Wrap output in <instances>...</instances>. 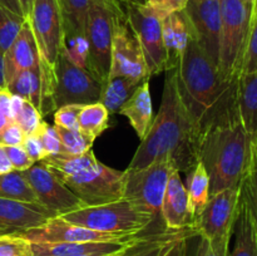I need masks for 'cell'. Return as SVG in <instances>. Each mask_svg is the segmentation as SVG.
<instances>
[{"mask_svg": "<svg viewBox=\"0 0 257 256\" xmlns=\"http://www.w3.org/2000/svg\"><path fill=\"white\" fill-rule=\"evenodd\" d=\"M82 104H68L54 110V125L68 130L78 128V115Z\"/></svg>", "mask_w": 257, "mask_h": 256, "instance_id": "42", "label": "cell"}, {"mask_svg": "<svg viewBox=\"0 0 257 256\" xmlns=\"http://www.w3.org/2000/svg\"><path fill=\"white\" fill-rule=\"evenodd\" d=\"M43 115L34 105L30 102L25 100L24 105H23L22 110L18 114V117L15 118L14 122H17L20 125V128L23 130V132L25 133V136L34 135L38 131L39 125L43 122Z\"/></svg>", "mask_w": 257, "mask_h": 256, "instance_id": "38", "label": "cell"}, {"mask_svg": "<svg viewBox=\"0 0 257 256\" xmlns=\"http://www.w3.org/2000/svg\"><path fill=\"white\" fill-rule=\"evenodd\" d=\"M25 99H23L19 95L12 94V99H10V110H9V119L15 120V118L18 117V114L22 110L23 105H24Z\"/></svg>", "mask_w": 257, "mask_h": 256, "instance_id": "47", "label": "cell"}, {"mask_svg": "<svg viewBox=\"0 0 257 256\" xmlns=\"http://www.w3.org/2000/svg\"><path fill=\"white\" fill-rule=\"evenodd\" d=\"M35 135L39 137L40 142H42L43 148H44L45 157L53 155H58L62 152V146H60L59 135L57 132V128L54 124H49L45 120H43L42 124L39 125Z\"/></svg>", "mask_w": 257, "mask_h": 256, "instance_id": "40", "label": "cell"}, {"mask_svg": "<svg viewBox=\"0 0 257 256\" xmlns=\"http://www.w3.org/2000/svg\"><path fill=\"white\" fill-rule=\"evenodd\" d=\"M39 64V52L29 22L25 20L9 49L4 53L5 85L20 72L30 70Z\"/></svg>", "mask_w": 257, "mask_h": 256, "instance_id": "19", "label": "cell"}, {"mask_svg": "<svg viewBox=\"0 0 257 256\" xmlns=\"http://www.w3.org/2000/svg\"><path fill=\"white\" fill-rule=\"evenodd\" d=\"M237 109L243 127L257 135V69L242 74L237 80Z\"/></svg>", "mask_w": 257, "mask_h": 256, "instance_id": "24", "label": "cell"}, {"mask_svg": "<svg viewBox=\"0 0 257 256\" xmlns=\"http://www.w3.org/2000/svg\"><path fill=\"white\" fill-rule=\"evenodd\" d=\"M231 237L232 235H225L213 240L201 237L196 256H228Z\"/></svg>", "mask_w": 257, "mask_h": 256, "instance_id": "41", "label": "cell"}, {"mask_svg": "<svg viewBox=\"0 0 257 256\" xmlns=\"http://www.w3.org/2000/svg\"><path fill=\"white\" fill-rule=\"evenodd\" d=\"M256 142H257V135H256Z\"/></svg>", "mask_w": 257, "mask_h": 256, "instance_id": "59", "label": "cell"}, {"mask_svg": "<svg viewBox=\"0 0 257 256\" xmlns=\"http://www.w3.org/2000/svg\"><path fill=\"white\" fill-rule=\"evenodd\" d=\"M141 141L127 171L142 168L162 157H172L180 173L187 175L200 162L198 140L180 100L175 69L166 70L160 110Z\"/></svg>", "mask_w": 257, "mask_h": 256, "instance_id": "2", "label": "cell"}, {"mask_svg": "<svg viewBox=\"0 0 257 256\" xmlns=\"http://www.w3.org/2000/svg\"><path fill=\"white\" fill-rule=\"evenodd\" d=\"M25 140V133L14 120H10L7 127L0 132V145L4 147L9 146H20Z\"/></svg>", "mask_w": 257, "mask_h": 256, "instance_id": "44", "label": "cell"}, {"mask_svg": "<svg viewBox=\"0 0 257 256\" xmlns=\"http://www.w3.org/2000/svg\"><path fill=\"white\" fill-rule=\"evenodd\" d=\"M60 217L93 231L113 235H140L157 218L127 198L97 206H84Z\"/></svg>", "mask_w": 257, "mask_h": 256, "instance_id": "4", "label": "cell"}, {"mask_svg": "<svg viewBox=\"0 0 257 256\" xmlns=\"http://www.w3.org/2000/svg\"><path fill=\"white\" fill-rule=\"evenodd\" d=\"M241 200L247 207L257 237V142L253 140L252 153L245 176L241 181Z\"/></svg>", "mask_w": 257, "mask_h": 256, "instance_id": "30", "label": "cell"}, {"mask_svg": "<svg viewBox=\"0 0 257 256\" xmlns=\"http://www.w3.org/2000/svg\"><path fill=\"white\" fill-rule=\"evenodd\" d=\"M114 77L140 80H150L151 78L137 35L127 23L125 17L118 20L113 34L108 78Z\"/></svg>", "mask_w": 257, "mask_h": 256, "instance_id": "13", "label": "cell"}, {"mask_svg": "<svg viewBox=\"0 0 257 256\" xmlns=\"http://www.w3.org/2000/svg\"><path fill=\"white\" fill-rule=\"evenodd\" d=\"M0 197L22 202L38 203L32 186L19 171H12L5 175H0Z\"/></svg>", "mask_w": 257, "mask_h": 256, "instance_id": "31", "label": "cell"}, {"mask_svg": "<svg viewBox=\"0 0 257 256\" xmlns=\"http://www.w3.org/2000/svg\"><path fill=\"white\" fill-rule=\"evenodd\" d=\"M120 4L124 7L125 4H136V5H145L147 0H119Z\"/></svg>", "mask_w": 257, "mask_h": 256, "instance_id": "54", "label": "cell"}, {"mask_svg": "<svg viewBox=\"0 0 257 256\" xmlns=\"http://www.w3.org/2000/svg\"><path fill=\"white\" fill-rule=\"evenodd\" d=\"M63 17L65 32H74L85 35L88 9L90 0H58Z\"/></svg>", "mask_w": 257, "mask_h": 256, "instance_id": "32", "label": "cell"}, {"mask_svg": "<svg viewBox=\"0 0 257 256\" xmlns=\"http://www.w3.org/2000/svg\"><path fill=\"white\" fill-rule=\"evenodd\" d=\"M124 14L127 23L137 35L151 77L166 72L167 57L163 47L162 20L148 13L142 5L125 4Z\"/></svg>", "mask_w": 257, "mask_h": 256, "instance_id": "12", "label": "cell"}, {"mask_svg": "<svg viewBox=\"0 0 257 256\" xmlns=\"http://www.w3.org/2000/svg\"><path fill=\"white\" fill-rule=\"evenodd\" d=\"M187 3L188 0H147L142 7L160 20H163L173 13L182 12Z\"/></svg>", "mask_w": 257, "mask_h": 256, "instance_id": "39", "label": "cell"}, {"mask_svg": "<svg viewBox=\"0 0 257 256\" xmlns=\"http://www.w3.org/2000/svg\"><path fill=\"white\" fill-rule=\"evenodd\" d=\"M5 89L12 94L19 95L23 99L32 103L38 110L40 104V92H42V82H40L39 64L30 70L20 72L5 85Z\"/></svg>", "mask_w": 257, "mask_h": 256, "instance_id": "28", "label": "cell"}, {"mask_svg": "<svg viewBox=\"0 0 257 256\" xmlns=\"http://www.w3.org/2000/svg\"><path fill=\"white\" fill-rule=\"evenodd\" d=\"M78 256H109V255H103V253H87V255H78Z\"/></svg>", "mask_w": 257, "mask_h": 256, "instance_id": "56", "label": "cell"}, {"mask_svg": "<svg viewBox=\"0 0 257 256\" xmlns=\"http://www.w3.org/2000/svg\"><path fill=\"white\" fill-rule=\"evenodd\" d=\"M25 20L27 19L0 5V52L3 53V55L19 34Z\"/></svg>", "mask_w": 257, "mask_h": 256, "instance_id": "35", "label": "cell"}, {"mask_svg": "<svg viewBox=\"0 0 257 256\" xmlns=\"http://www.w3.org/2000/svg\"><path fill=\"white\" fill-rule=\"evenodd\" d=\"M235 245L228 256H257V237L247 207L240 197L235 228Z\"/></svg>", "mask_w": 257, "mask_h": 256, "instance_id": "26", "label": "cell"}, {"mask_svg": "<svg viewBox=\"0 0 257 256\" xmlns=\"http://www.w3.org/2000/svg\"><path fill=\"white\" fill-rule=\"evenodd\" d=\"M22 175L34 191L39 205L62 216L84 207V203L45 166L43 161L35 162Z\"/></svg>", "mask_w": 257, "mask_h": 256, "instance_id": "14", "label": "cell"}, {"mask_svg": "<svg viewBox=\"0 0 257 256\" xmlns=\"http://www.w3.org/2000/svg\"><path fill=\"white\" fill-rule=\"evenodd\" d=\"M113 2H115V3H117V4H119V5H122V4H120L119 0H113ZM122 7H123V5H122ZM123 8H124V7H123Z\"/></svg>", "mask_w": 257, "mask_h": 256, "instance_id": "58", "label": "cell"}, {"mask_svg": "<svg viewBox=\"0 0 257 256\" xmlns=\"http://www.w3.org/2000/svg\"><path fill=\"white\" fill-rule=\"evenodd\" d=\"M8 153V157H9L10 163H12L14 171H22L28 170V168L32 167L34 165V161L29 157V155L27 153L25 148L23 147V145L20 146H9V147H5Z\"/></svg>", "mask_w": 257, "mask_h": 256, "instance_id": "43", "label": "cell"}, {"mask_svg": "<svg viewBox=\"0 0 257 256\" xmlns=\"http://www.w3.org/2000/svg\"><path fill=\"white\" fill-rule=\"evenodd\" d=\"M187 195L193 220L202 212L210 200V177L202 162H198L187 173Z\"/></svg>", "mask_w": 257, "mask_h": 256, "instance_id": "27", "label": "cell"}, {"mask_svg": "<svg viewBox=\"0 0 257 256\" xmlns=\"http://www.w3.org/2000/svg\"><path fill=\"white\" fill-rule=\"evenodd\" d=\"M58 216L39 203L0 197V233H19L38 227Z\"/></svg>", "mask_w": 257, "mask_h": 256, "instance_id": "17", "label": "cell"}, {"mask_svg": "<svg viewBox=\"0 0 257 256\" xmlns=\"http://www.w3.org/2000/svg\"><path fill=\"white\" fill-rule=\"evenodd\" d=\"M60 53H63L65 58L78 68L87 70L89 47L85 35L64 30Z\"/></svg>", "mask_w": 257, "mask_h": 256, "instance_id": "33", "label": "cell"}, {"mask_svg": "<svg viewBox=\"0 0 257 256\" xmlns=\"http://www.w3.org/2000/svg\"><path fill=\"white\" fill-rule=\"evenodd\" d=\"M241 188H226L210 196L202 212L193 220V230L200 237L213 238L225 235H233L238 207H240Z\"/></svg>", "mask_w": 257, "mask_h": 256, "instance_id": "11", "label": "cell"}, {"mask_svg": "<svg viewBox=\"0 0 257 256\" xmlns=\"http://www.w3.org/2000/svg\"><path fill=\"white\" fill-rule=\"evenodd\" d=\"M175 74L180 100L200 146L208 131L238 114V79L223 78L193 38L175 68Z\"/></svg>", "mask_w": 257, "mask_h": 256, "instance_id": "1", "label": "cell"}, {"mask_svg": "<svg viewBox=\"0 0 257 256\" xmlns=\"http://www.w3.org/2000/svg\"><path fill=\"white\" fill-rule=\"evenodd\" d=\"M221 33L217 69L226 79L237 80L242 68L253 4L242 0H220Z\"/></svg>", "mask_w": 257, "mask_h": 256, "instance_id": "5", "label": "cell"}, {"mask_svg": "<svg viewBox=\"0 0 257 256\" xmlns=\"http://www.w3.org/2000/svg\"><path fill=\"white\" fill-rule=\"evenodd\" d=\"M54 75L55 109L68 104L85 105L99 102L102 84L87 70L70 63L63 53L58 55Z\"/></svg>", "mask_w": 257, "mask_h": 256, "instance_id": "9", "label": "cell"}, {"mask_svg": "<svg viewBox=\"0 0 257 256\" xmlns=\"http://www.w3.org/2000/svg\"><path fill=\"white\" fill-rule=\"evenodd\" d=\"M59 180L84 203L97 206L123 198L125 171L108 167L95 155L75 172Z\"/></svg>", "mask_w": 257, "mask_h": 256, "instance_id": "7", "label": "cell"}, {"mask_svg": "<svg viewBox=\"0 0 257 256\" xmlns=\"http://www.w3.org/2000/svg\"><path fill=\"white\" fill-rule=\"evenodd\" d=\"M146 80L133 79L128 77L108 78L107 82L102 85L99 102L107 108L108 113L119 112L120 107L130 99L137 88Z\"/></svg>", "mask_w": 257, "mask_h": 256, "instance_id": "25", "label": "cell"}, {"mask_svg": "<svg viewBox=\"0 0 257 256\" xmlns=\"http://www.w3.org/2000/svg\"><path fill=\"white\" fill-rule=\"evenodd\" d=\"M196 232L192 227L183 230H168L162 232L151 233L147 236H140L132 245L128 247L125 256H165L173 243L185 236H195Z\"/></svg>", "mask_w": 257, "mask_h": 256, "instance_id": "23", "label": "cell"}, {"mask_svg": "<svg viewBox=\"0 0 257 256\" xmlns=\"http://www.w3.org/2000/svg\"><path fill=\"white\" fill-rule=\"evenodd\" d=\"M0 88H5V78H4V55L0 52Z\"/></svg>", "mask_w": 257, "mask_h": 256, "instance_id": "52", "label": "cell"}, {"mask_svg": "<svg viewBox=\"0 0 257 256\" xmlns=\"http://www.w3.org/2000/svg\"><path fill=\"white\" fill-rule=\"evenodd\" d=\"M19 4H20V8H22L23 15H24L25 19H28L30 13H32V8H33V4H34V0H19Z\"/></svg>", "mask_w": 257, "mask_h": 256, "instance_id": "51", "label": "cell"}, {"mask_svg": "<svg viewBox=\"0 0 257 256\" xmlns=\"http://www.w3.org/2000/svg\"><path fill=\"white\" fill-rule=\"evenodd\" d=\"M118 113L128 118L138 138L143 140L153 118L150 80H146L137 88L132 97L120 107Z\"/></svg>", "mask_w": 257, "mask_h": 256, "instance_id": "22", "label": "cell"}, {"mask_svg": "<svg viewBox=\"0 0 257 256\" xmlns=\"http://www.w3.org/2000/svg\"><path fill=\"white\" fill-rule=\"evenodd\" d=\"M190 237L191 236H185V237H181L180 240L176 241L165 256H187V243Z\"/></svg>", "mask_w": 257, "mask_h": 256, "instance_id": "46", "label": "cell"}, {"mask_svg": "<svg viewBox=\"0 0 257 256\" xmlns=\"http://www.w3.org/2000/svg\"><path fill=\"white\" fill-rule=\"evenodd\" d=\"M257 69V0L253 3L252 18H251L250 33H248L247 45L240 75L248 74Z\"/></svg>", "mask_w": 257, "mask_h": 256, "instance_id": "36", "label": "cell"}, {"mask_svg": "<svg viewBox=\"0 0 257 256\" xmlns=\"http://www.w3.org/2000/svg\"><path fill=\"white\" fill-rule=\"evenodd\" d=\"M242 2H245V3H247V4H251V5H252L253 3L256 2V0H242Z\"/></svg>", "mask_w": 257, "mask_h": 256, "instance_id": "57", "label": "cell"}, {"mask_svg": "<svg viewBox=\"0 0 257 256\" xmlns=\"http://www.w3.org/2000/svg\"><path fill=\"white\" fill-rule=\"evenodd\" d=\"M128 247H130V246H128ZM128 247H127V248H124V250H123V251H119V252L112 253V255H109V256H125V252H127Z\"/></svg>", "mask_w": 257, "mask_h": 256, "instance_id": "55", "label": "cell"}, {"mask_svg": "<svg viewBox=\"0 0 257 256\" xmlns=\"http://www.w3.org/2000/svg\"><path fill=\"white\" fill-rule=\"evenodd\" d=\"M23 147L25 148L29 157L32 158L34 162H39L45 158L44 148H43L42 142H40L39 137L37 135H29L25 136V140L23 142Z\"/></svg>", "mask_w": 257, "mask_h": 256, "instance_id": "45", "label": "cell"}, {"mask_svg": "<svg viewBox=\"0 0 257 256\" xmlns=\"http://www.w3.org/2000/svg\"><path fill=\"white\" fill-rule=\"evenodd\" d=\"M161 217L168 230L192 227L193 217L190 211L187 190L181 180L180 171H175L171 175L166 186L161 207Z\"/></svg>", "mask_w": 257, "mask_h": 256, "instance_id": "18", "label": "cell"}, {"mask_svg": "<svg viewBox=\"0 0 257 256\" xmlns=\"http://www.w3.org/2000/svg\"><path fill=\"white\" fill-rule=\"evenodd\" d=\"M183 13L190 23L193 39L217 67L221 33L220 0H188Z\"/></svg>", "mask_w": 257, "mask_h": 256, "instance_id": "15", "label": "cell"}, {"mask_svg": "<svg viewBox=\"0 0 257 256\" xmlns=\"http://www.w3.org/2000/svg\"><path fill=\"white\" fill-rule=\"evenodd\" d=\"M14 171L12 163H10L9 157H8L7 150H5L4 146L0 145V175H5V173H9Z\"/></svg>", "mask_w": 257, "mask_h": 256, "instance_id": "48", "label": "cell"}, {"mask_svg": "<svg viewBox=\"0 0 257 256\" xmlns=\"http://www.w3.org/2000/svg\"><path fill=\"white\" fill-rule=\"evenodd\" d=\"M124 17V8L113 0H90L85 28L89 47L87 72L102 85L109 74L115 25Z\"/></svg>", "mask_w": 257, "mask_h": 256, "instance_id": "6", "label": "cell"}, {"mask_svg": "<svg viewBox=\"0 0 257 256\" xmlns=\"http://www.w3.org/2000/svg\"><path fill=\"white\" fill-rule=\"evenodd\" d=\"M0 256H33L32 246L17 233H0Z\"/></svg>", "mask_w": 257, "mask_h": 256, "instance_id": "37", "label": "cell"}, {"mask_svg": "<svg viewBox=\"0 0 257 256\" xmlns=\"http://www.w3.org/2000/svg\"><path fill=\"white\" fill-rule=\"evenodd\" d=\"M9 122H10L9 118H8L7 115L4 114V113L0 112V132H2V131L4 130L5 127H7V124H8V123H9Z\"/></svg>", "mask_w": 257, "mask_h": 256, "instance_id": "53", "label": "cell"}, {"mask_svg": "<svg viewBox=\"0 0 257 256\" xmlns=\"http://www.w3.org/2000/svg\"><path fill=\"white\" fill-rule=\"evenodd\" d=\"M55 128H57V132L59 135L60 146H62V152L60 153L79 156L92 150L94 141L85 136L82 131H79V128L68 130V128L57 127V125H55Z\"/></svg>", "mask_w": 257, "mask_h": 256, "instance_id": "34", "label": "cell"}, {"mask_svg": "<svg viewBox=\"0 0 257 256\" xmlns=\"http://www.w3.org/2000/svg\"><path fill=\"white\" fill-rule=\"evenodd\" d=\"M140 235L122 241L105 242H30L33 256H78L87 253L112 255L132 245Z\"/></svg>", "mask_w": 257, "mask_h": 256, "instance_id": "20", "label": "cell"}, {"mask_svg": "<svg viewBox=\"0 0 257 256\" xmlns=\"http://www.w3.org/2000/svg\"><path fill=\"white\" fill-rule=\"evenodd\" d=\"M35 42L39 60L54 68L63 43V17L58 0H34L28 18Z\"/></svg>", "mask_w": 257, "mask_h": 256, "instance_id": "10", "label": "cell"}, {"mask_svg": "<svg viewBox=\"0 0 257 256\" xmlns=\"http://www.w3.org/2000/svg\"><path fill=\"white\" fill-rule=\"evenodd\" d=\"M29 242H105V241H122L135 236L113 235L93 231L80 225L69 222L60 216L49 218L38 227L29 228L17 233Z\"/></svg>", "mask_w": 257, "mask_h": 256, "instance_id": "16", "label": "cell"}, {"mask_svg": "<svg viewBox=\"0 0 257 256\" xmlns=\"http://www.w3.org/2000/svg\"><path fill=\"white\" fill-rule=\"evenodd\" d=\"M175 171L178 170L172 157H162L138 170H125L123 198L133 201L157 218L161 216L166 186Z\"/></svg>", "mask_w": 257, "mask_h": 256, "instance_id": "8", "label": "cell"}, {"mask_svg": "<svg viewBox=\"0 0 257 256\" xmlns=\"http://www.w3.org/2000/svg\"><path fill=\"white\" fill-rule=\"evenodd\" d=\"M255 136L243 127L240 115L215 125L201 140L198 160L210 177V195L241 185L252 153Z\"/></svg>", "mask_w": 257, "mask_h": 256, "instance_id": "3", "label": "cell"}, {"mask_svg": "<svg viewBox=\"0 0 257 256\" xmlns=\"http://www.w3.org/2000/svg\"><path fill=\"white\" fill-rule=\"evenodd\" d=\"M109 125V113L100 102L83 105L78 115V128L95 141Z\"/></svg>", "mask_w": 257, "mask_h": 256, "instance_id": "29", "label": "cell"}, {"mask_svg": "<svg viewBox=\"0 0 257 256\" xmlns=\"http://www.w3.org/2000/svg\"><path fill=\"white\" fill-rule=\"evenodd\" d=\"M3 89H4V88H3ZM0 90H2V88H0Z\"/></svg>", "mask_w": 257, "mask_h": 256, "instance_id": "60", "label": "cell"}, {"mask_svg": "<svg viewBox=\"0 0 257 256\" xmlns=\"http://www.w3.org/2000/svg\"><path fill=\"white\" fill-rule=\"evenodd\" d=\"M192 38V30L183 10L173 13L162 20V39L167 57V70L177 67Z\"/></svg>", "mask_w": 257, "mask_h": 256, "instance_id": "21", "label": "cell"}, {"mask_svg": "<svg viewBox=\"0 0 257 256\" xmlns=\"http://www.w3.org/2000/svg\"><path fill=\"white\" fill-rule=\"evenodd\" d=\"M0 5H3L5 9L10 10V12L14 13V14L24 18V15H23V12H22V8H20L19 0H0Z\"/></svg>", "mask_w": 257, "mask_h": 256, "instance_id": "50", "label": "cell"}, {"mask_svg": "<svg viewBox=\"0 0 257 256\" xmlns=\"http://www.w3.org/2000/svg\"><path fill=\"white\" fill-rule=\"evenodd\" d=\"M10 99H12V93L9 90L5 88L0 90V112L4 113L8 118H9Z\"/></svg>", "mask_w": 257, "mask_h": 256, "instance_id": "49", "label": "cell"}]
</instances>
